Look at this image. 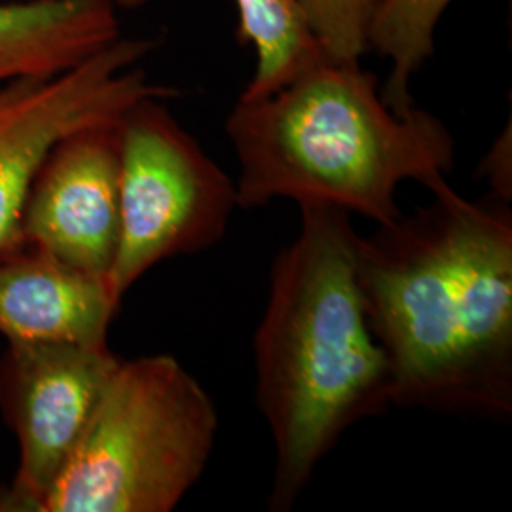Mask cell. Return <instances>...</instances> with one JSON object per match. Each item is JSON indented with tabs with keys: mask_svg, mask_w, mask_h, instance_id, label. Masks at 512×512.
Segmentation results:
<instances>
[{
	"mask_svg": "<svg viewBox=\"0 0 512 512\" xmlns=\"http://www.w3.org/2000/svg\"><path fill=\"white\" fill-rule=\"evenodd\" d=\"M433 203L359 241L366 313L391 372V404L512 416V211L440 181Z\"/></svg>",
	"mask_w": 512,
	"mask_h": 512,
	"instance_id": "cell-1",
	"label": "cell"
},
{
	"mask_svg": "<svg viewBox=\"0 0 512 512\" xmlns=\"http://www.w3.org/2000/svg\"><path fill=\"white\" fill-rule=\"evenodd\" d=\"M298 236L272 264L255 332L256 404L274 442L270 511H291L351 425L391 404V372L368 321L351 215L300 205Z\"/></svg>",
	"mask_w": 512,
	"mask_h": 512,
	"instance_id": "cell-2",
	"label": "cell"
},
{
	"mask_svg": "<svg viewBox=\"0 0 512 512\" xmlns=\"http://www.w3.org/2000/svg\"><path fill=\"white\" fill-rule=\"evenodd\" d=\"M239 162L238 205H330L387 226L406 181L427 190L454 167L456 141L429 110L391 109L359 63L323 59L226 118Z\"/></svg>",
	"mask_w": 512,
	"mask_h": 512,
	"instance_id": "cell-3",
	"label": "cell"
},
{
	"mask_svg": "<svg viewBox=\"0 0 512 512\" xmlns=\"http://www.w3.org/2000/svg\"><path fill=\"white\" fill-rule=\"evenodd\" d=\"M219 414L171 355L118 361L76 448L33 512H171L211 459Z\"/></svg>",
	"mask_w": 512,
	"mask_h": 512,
	"instance_id": "cell-4",
	"label": "cell"
},
{
	"mask_svg": "<svg viewBox=\"0 0 512 512\" xmlns=\"http://www.w3.org/2000/svg\"><path fill=\"white\" fill-rule=\"evenodd\" d=\"M120 228L107 283L129 289L175 256L217 245L238 209V188L165 107L143 99L120 118Z\"/></svg>",
	"mask_w": 512,
	"mask_h": 512,
	"instance_id": "cell-5",
	"label": "cell"
},
{
	"mask_svg": "<svg viewBox=\"0 0 512 512\" xmlns=\"http://www.w3.org/2000/svg\"><path fill=\"white\" fill-rule=\"evenodd\" d=\"M154 48V40L120 37L67 73L0 86V256L21 245L31 184L61 139L118 122L143 99L181 95L137 67Z\"/></svg>",
	"mask_w": 512,
	"mask_h": 512,
	"instance_id": "cell-6",
	"label": "cell"
},
{
	"mask_svg": "<svg viewBox=\"0 0 512 512\" xmlns=\"http://www.w3.org/2000/svg\"><path fill=\"white\" fill-rule=\"evenodd\" d=\"M118 357L109 344H8L0 408L19 444L18 471L0 512H33L92 420Z\"/></svg>",
	"mask_w": 512,
	"mask_h": 512,
	"instance_id": "cell-7",
	"label": "cell"
},
{
	"mask_svg": "<svg viewBox=\"0 0 512 512\" xmlns=\"http://www.w3.org/2000/svg\"><path fill=\"white\" fill-rule=\"evenodd\" d=\"M118 124L61 139L40 165L21 217V243L105 279L120 228Z\"/></svg>",
	"mask_w": 512,
	"mask_h": 512,
	"instance_id": "cell-8",
	"label": "cell"
},
{
	"mask_svg": "<svg viewBox=\"0 0 512 512\" xmlns=\"http://www.w3.org/2000/svg\"><path fill=\"white\" fill-rule=\"evenodd\" d=\"M120 304L105 277L21 243L0 256V334L8 344H109Z\"/></svg>",
	"mask_w": 512,
	"mask_h": 512,
	"instance_id": "cell-9",
	"label": "cell"
},
{
	"mask_svg": "<svg viewBox=\"0 0 512 512\" xmlns=\"http://www.w3.org/2000/svg\"><path fill=\"white\" fill-rule=\"evenodd\" d=\"M114 0L0 2V86L67 73L122 37Z\"/></svg>",
	"mask_w": 512,
	"mask_h": 512,
	"instance_id": "cell-10",
	"label": "cell"
},
{
	"mask_svg": "<svg viewBox=\"0 0 512 512\" xmlns=\"http://www.w3.org/2000/svg\"><path fill=\"white\" fill-rule=\"evenodd\" d=\"M152 0H114L118 8H141ZM238 35L255 48L253 78L241 99L275 92L327 59L296 0H236Z\"/></svg>",
	"mask_w": 512,
	"mask_h": 512,
	"instance_id": "cell-11",
	"label": "cell"
},
{
	"mask_svg": "<svg viewBox=\"0 0 512 512\" xmlns=\"http://www.w3.org/2000/svg\"><path fill=\"white\" fill-rule=\"evenodd\" d=\"M452 0H382L368 33V50L391 61L382 88L385 103L404 114L414 109L410 82L433 55L440 18Z\"/></svg>",
	"mask_w": 512,
	"mask_h": 512,
	"instance_id": "cell-12",
	"label": "cell"
},
{
	"mask_svg": "<svg viewBox=\"0 0 512 512\" xmlns=\"http://www.w3.org/2000/svg\"><path fill=\"white\" fill-rule=\"evenodd\" d=\"M323 54L338 63H359L370 52L368 33L382 0H296Z\"/></svg>",
	"mask_w": 512,
	"mask_h": 512,
	"instance_id": "cell-13",
	"label": "cell"
},
{
	"mask_svg": "<svg viewBox=\"0 0 512 512\" xmlns=\"http://www.w3.org/2000/svg\"><path fill=\"white\" fill-rule=\"evenodd\" d=\"M480 173L488 177L492 184V194L511 202V126H507V131L495 141L494 147L486 154Z\"/></svg>",
	"mask_w": 512,
	"mask_h": 512,
	"instance_id": "cell-14",
	"label": "cell"
}]
</instances>
